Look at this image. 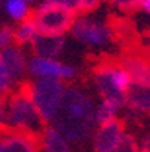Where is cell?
I'll use <instances>...</instances> for the list:
<instances>
[{
	"mask_svg": "<svg viewBox=\"0 0 150 152\" xmlns=\"http://www.w3.org/2000/svg\"><path fill=\"white\" fill-rule=\"evenodd\" d=\"M96 107L87 92L80 88H66L60 105L51 121L57 131L71 145L87 143L96 129Z\"/></svg>",
	"mask_w": 150,
	"mask_h": 152,
	"instance_id": "cell-1",
	"label": "cell"
},
{
	"mask_svg": "<svg viewBox=\"0 0 150 152\" xmlns=\"http://www.w3.org/2000/svg\"><path fill=\"white\" fill-rule=\"evenodd\" d=\"M5 125L12 131L41 136L45 124L30 98V81L20 83L6 96Z\"/></svg>",
	"mask_w": 150,
	"mask_h": 152,
	"instance_id": "cell-2",
	"label": "cell"
},
{
	"mask_svg": "<svg viewBox=\"0 0 150 152\" xmlns=\"http://www.w3.org/2000/svg\"><path fill=\"white\" fill-rule=\"evenodd\" d=\"M93 80L102 101L114 105L119 110L125 108L132 78L122 66L119 59H105L99 62L93 69Z\"/></svg>",
	"mask_w": 150,
	"mask_h": 152,
	"instance_id": "cell-3",
	"label": "cell"
},
{
	"mask_svg": "<svg viewBox=\"0 0 150 152\" xmlns=\"http://www.w3.org/2000/svg\"><path fill=\"white\" fill-rule=\"evenodd\" d=\"M65 89L66 86L62 80L38 78L35 81H30V98L45 125L51 124L65 94Z\"/></svg>",
	"mask_w": 150,
	"mask_h": 152,
	"instance_id": "cell-4",
	"label": "cell"
},
{
	"mask_svg": "<svg viewBox=\"0 0 150 152\" xmlns=\"http://www.w3.org/2000/svg\"><path fill=\"white\" fill-rule=\"evenodd\" d=\"M69 32L78 42L92 48L107 47L114 39V29L110 23L89 15L75 17Z\"/></svg>",
	"mask_w": 150,
	"mask_h": 152,
	"instance_id": "cell-5",
	"label": "cell"
},
{
	"mask_svg": "<svg viewBox=\"0 0 150 152\" xmlns=\"http://www.w3.org/2000/svg\"><path fill=\"white\" fill-rule=\"evenodd\" d=\"M77 15L60 8H41L32 12L30 18L38 29V33L45 35H65L69 32Z\"/></svg>",
	"mask_w": 150,
	"mask_h": 152,
	"instance_id": "cell-6",
	"label": "cell"
},
{
	"mask_svg": "<svg viewBox=\"0 0 150 152\" xmlns=\"http://www.w3.org/2000/svg\"><path fill=\"white\" fill-rule=\"evenodd\" d=\"M27 69L36 78H54V80H71L77 75V69L69 65L59 62L56 59L38 57L33 56L29 63Z\"/></svg>",
	"mask_w": 150,
	"mask_h": 152,
	"instance_id": "cell-7",
	"label": "cell"
},
{
	"mask_svg": "<svg viewBox=\"0 0 150 152\" xmlns=\"http://www.w3.org/2000/svg\"><path fill=\"white\" fill-rule=\"evenodd\" d=\"M41 136L12 131L5 128L0 133V152H39Z\"/></svg>",
	"mask_w": 150,
	"mask_h": 152,
	"instance_id": "cell-8",
	"label": "cell"
},
{
	"mask_svg": "<svg viewBox=\"0 0 150 152\" xmlns=\"http://www.w3.org/2000/svg\"><path fill=\"white\" fill-rule=\"evenodd\" d=\"M126 129L125 124L119 119H114L108 124L99 125L93 133V151L95 152H111L125 137Z\"/></svg>",
	"mask_w": 150,
	"mask_h": 152,
	"instance_id": "cell-9",
	"label": "cell"
},
{
	"mask_svg": "<svg viewBox=\"0 0 150 152\" xmlns=\"http://www.w3.org/2000/svg\"><path fill=\"white\" fill-rule=\"evenodd\" d=\"M119 62L129 72L132 83L150 86V57L144 51L129 50L120 56Z\"/></svg>",
	"mask_w": 150,
	"mask_h": 152,
	"instance_id": "cell-10",
	"label": "cell"
},
{
	"mask_svg": "<svg viewBox=\"0 0 150 152\" xmlns=\"http://www.w3.org/2000/svg\"><path fill=\"white\" fill-rule=\"evenodd\" d=\"M65 48V35L38 33L32 41V50L38 57L56 59Z\"/></svg>",
	"mask_w": 150,
	"mask_h": 152,
	"instance_id": "cell-11",
	"label": "cell"
},
{
	"mask_svg": "<svg viewBox=\"0 0 150 152\" xmlns=\"http://www.w3.org/2000/svg\"><path fill=\"white\" fill-rule=\"evenodd\" d=\"M128 110L134 115H149L150 113V86L131 83L126 95Z\"/></svg>",
	"mask_w": 150,
	"mask_h": 152,
	"instance_id": "cell-12",
	"label": "cell"
},
{
	"mask_svg": "<svg viewBox=\"0 0 150 152\" xmlns=\"http://www.w3.org/2000/svg\"><path fill=\"white\" fill-rule=\"evenodd\" d=\"M0 63L17 78L20 80L27 71V59L18 45H9L0 50Z\"/></svg>",
	"mask_w": 150,
	"mask_h": 152,
	"instance_id": "cell-13",
	"label": "cell"
},
{
	"mask_svg": "<svg viewBox=\"0 0 150 152\" xmlns=\"http://www.w3.org/2000/svg\"><path fill=\"white\" fill-rule=\"evenodd\" d=\"M41 149L45 152H72L71 143L50 124L41 133Z\"/></svg>",
	"mask_w": 150,
	"mask_h": 152,
	"instance_id": "cell-14",
	"label": "cell"
},
{
	"mask_svg": "<svg viewBox=\"0 0 150 152\" xmlns=\"http://www.w3.org/2000/svg\"><path fill=\"white\" fill-rule=\"evenodd\" d=\"M38 35V29L33 23V20L29 17L24 21H20V24L14 29V42L21 47L26 44H32V41Z\"/></svg>",
	"mask_w": 150,
	"mask_h": 152,
	"instance_id": "cell-15",
	"label": "cell"
},
{
	"mask_svg": "<svg viewBox=\"0 0 150 152\" xmlns=\"http://www.w3.org/2000/svg\"><path fill=\"white\" fill-rule=\"evenodd\" d=\"M3 9L9 15V18L18 21V23L27 20L32 15L29 3L23 2V0H3Z\"/></svg>",
	"mask_w": 150,
	"mask_h": 152,
	"instance_id": "cell-16",
	"label": "cell"
},
{
	"mask_svg": "<svg viewBox=\"0 0 150 152\" xmlns=\"http://www.w3.org/2000/svg\"><path fill=\"white\" fill-rule=\"evenodd\" d=\"M117 112H119V108H116L114 105L108 104V102H105L102 101L98 107H96V110H95V118H96V125H104V124H108L114 119H117Z\"/></svg>",
	"mask_w": 150,
	"mask_h": 152,
	"instance_id": "cell-17",
	"label": "cell"
},
{
	"mask_svg": "<svg viewBox=\"0 0 150 152\" xmlns=\"http://www.w3.org/2000/svg\"><path fill=\"white\" fill-rule=\"evenodd\" d=\"M41 8H60L74 15L81 14V0H44Z\"/></svg>",
	"mask_w": 150,
	"mask_h": 152,
	"instance_id": "cell-18",
	"label": "cell"
},
{
	"mask_svg": "<svg viewBox=\"0 0 150 152\" xmlns=\"http://www.w3.org/2000/svg\"><path fill=\"white\" fill-rule=\"evenodd\" d=\"M111 152H138V145L137 140L134 139L132 134L126 133L125 137L122 139V142L111 151Z\"/></svg>",
	"mask_w": 150,
	"mask_h": 152,
	"instance_id": "cell-19",
	"label": "cell"
},
{
	"mask_svg": "<svg viewBox=\"0 0 150 152\" xmlns=\"http://www.w3.org/2000/svg\"><path fill=\"white\" fill-rule=\"evenodd\" d=\"M108 2L122 12H134L140 8V0H108Z\"/></svg>",
	"mask_w": 150,
	"mask_h": 152,
	"instance_id": "cell-20",
	"label": "cell"
},
{
	"mask_svg": "<svg viewBox=\"0 0 150 152\" xmlns=\"http://www.w3.org/2000/svg\"><path fill=\"white\" fill-rule=\"evenodd\" d=\"M14 42V29L9 26L0 27V50H3Z\"/></svg>",
	"mask_w": 150,
	"mask_h": 152,
	"instance_id": "cell-21",
	"label": "cell"
},
{
	"mask_svg": "<svg viewBox=\"0 0 150 152\" xmlns=\"http://www.w3.org/2000/svg\"><path fill=\"white\" fill-rule=\"evenodd\" d=\"M102 2L104 0H81V12H84V14L93 12L101 6Z\"/></svg>",
	"mask_w": 150,
	"mask_h": 152,
	"instance_id": "cell-22",
	"label": "cell"
},
{
	"mask_svg": "<svg viewBox=\"0 0 150 152\" xmlns=\"http://www.w3.org/2000/svg\"><path fill=\"white\" fill-rule=\"evenodd\" d=\"M138 145V152H150V133L144 134L140 142H137Z\"/></svg>",
	"mask_w": 150,
	"mask_h": 152,
	"instance_id": "cell-23",
	"label": "cell"
},
{
	"mask_svg": "<svg viewBox=\"0 0 150 152\" xmlns=\"http://www.w3.org/2000/svg\"><path fill=\"white\" fill-rule=\"evenodd\" d=\"M5 104H6V96L0 95V133L6 128V125H5Z\"/></svg>",
	"mask_w": 150,
	"mask_h": 152,
	"instance_id": "cell-24",
	"label": "cell"
},
{
	"mask_svg": "<svg viewBox=\"0 0 150 152\" xmlns=\"http://www.w3.org/2000/svg\"><path fill=\"white\" fill-rule=\"evenodd\" d=\"M138 9H141L146 14L150 15V0H140V8Z\"/></svg>",
	"mask_w": 150,
	"mask_h": 152,
	"instance_id": "cell-25",
	"label": "cell"
},
{
	"mask_svg": "<svg viewBox=\"0 0 150 152\" xmlns=\"http://www.w3.org/2000/svg\"><path fill=\"white\" fill-rule=\"evenodd\" d=\"M144 53H146L147 56H150V36L147 38L146 44H144Z\"/></svg>",
	"mask_w": 150,
	"mask_h": 152,
	"instance_id": "cell-26",
	"label": "cell"
},
{
	"mask_svg": "<svg viewBox=\"0 0 150 152\" xmlns=\"http://www.w3.org/2000/svg\"><path fill=\"white\" fill-rule=\"evenodd\" d=\"M23 2H26V3H30V2H33V0H23Z\"/></svg>",
	"mask_w": 150,
	"mask_h": 152,
	"instance_id": "cell-27",
	"label": "cell"
},
{
	"mask_svg": "<svg viewBox=\"0 0 150 152\" xmlns=\"http://www.w3.org/2000/svg\"><path fill=\"white\" fill-rule=\"evenodd\" d=\"M0 2H3V0H0Z\"/></svg>",
	"mask_w": 150,
	"mask_h": 152,
	"instance_id": "cell-28",
	"label": "cell"
},
{
	"mask_svg": "<svg viewBox=\"0 0 150 152\" xmlns=\"http://www.w3.org/2000/svg\"><path fill=\"white\" fill-rule=\"evenodd\" d=\"M149 57H150V56H149Z\"/></svg>",
	"mask_w": 150,
	"mask_h": 152,
	"instance_id": "cell-29",
	"label": "cell"
}]
</instances>
